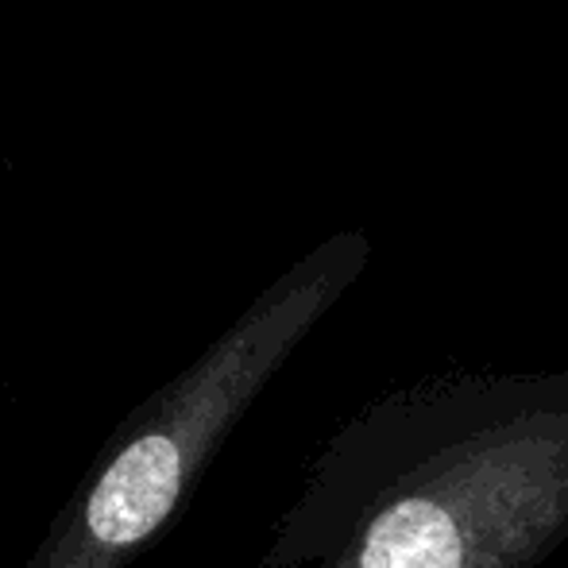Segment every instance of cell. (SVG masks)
Instances as JSON below:
<instances>
[{"mask_svg":"<svg viewBox=\"0 0 568 568\" xmlns=\"http://www.w3.org/2000/svg\"><path fill=\"white\" fill-rule=\"evenodd\" d=\"M568 534V403L495 410L379 495L278 526L267 568H530Z\"/></svg>","mask_w":568,"mask_h":568,"instance_id":"2","label":"cell"},{"mask_svg":"<svg viewBox=\"0 0 568 568\" xmlns=\"http://www.w3.org/2000/svg\"><path fill=\"white\" fill-rule=\"evenodd\" d=\"M364 244L341 236L255 298L194 364L151 390L98 453L23 568H128L182 515L197 479L314 322Z\"/></svg>","mask_w":568,"mask_h":568,"instance_id":"1","label":"cell"}]
</instances>
